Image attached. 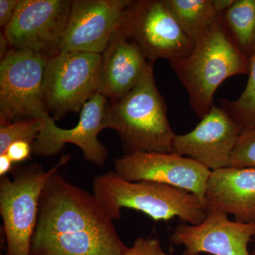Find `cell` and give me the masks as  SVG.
Wrapping results in <instances>:
<instances>
[{
	"label": "cell",
	"mask_w": 255,
	"mask_h": 255,
	"mask_svg": "<svg viewBox=\"0 0 255 255\" xmlns=\"http://www.w3.org/2000/svg\"><path fill=\"white\" fill-rule=\"evenodd\" d=\"M131 0H72L60 53L102 54L111 38L122 27Z\"/></svg>",
	"instance_id": "7c38bea8"
},
{
	"label": "cell",
	"mask_w": 255,
	"mask_h": 255,
	"mask_svg": "<svg viewBox=\"0 0 255 255\" xmlns=\"http://www.w3.org/2000/svg\"><path fill=\"white\" fill-rule=\"evenodd\" d=\"M32 151L31 143L24 140H18L10 145L6 153L14 163H18L29 158Z\"/></svg>",
	"instance_id": "603a6c76"
},
{
	"label": "cell",
	"mask_w": 255,
	"mask_h": 255,
	"mask_svg": "<svg viewBox=\"0 0 255 255\" xmlns=\"http://www.w3.org/2000/svg\"><path fill=\"white\" fill-rule=\"evenodd\" d=\"M114 171L129 182H157L187 191L206 209V189L211 170L194 159L172 152H132L114 159Z\"/></svg>",
	"instance_id": "30bf717a"
},
{
	"label": "cell",
	"mask_w": 255,
	"mask_h": 255,
	"mask_svg": "<svg viewBox=\"0 0 255 255\" xmlns=\"http://www.w3.org/2000/svg\"><path fill=\"white\" fill-rule=\"evenodd\" d=\"M92 194L113 220L122 217V209L136 210L155 221L177 217L198 225L206 219L205 207L191 193L160 183L129 182L114 171L94 178Z\"/></svg>",
	"instance_id": "3957f363"
},
{
	"label": "cell",
	"mask_w": 255,
	"mask_h": 255,
	"mask_svg": "<svg viewBox=\"0 0 255 255\" xmlns=\"http://www.w3.org/2000/svg\"><path fill=\"white\" fill-rule=\"evenodd\" d=\"M214 9L219 14L226 12L235 2V0H212Z\"/></svg>",
	"instance_id": "484cf974"
},
{
	"label": "cell",
	"mask_w": 255,
	"mask_h": 255,
	"mask_svg": "<svg viewBox=\"0 0 255 255\" xmlns=\"http://www.w3.org/2000/svg\"><path fill=\"white\" fill-rule=\"evenodd\" d=\"M110 128L118 132L126 154L172 152L176 134L151 68L123 98L110 105Z\"/></svg>",
	"instance_id": "277c9868"
},
{
	"label": "cell",
	"mask_w": 255,
	"mask_h": 255,
	"mask_svg": "<svg viewBox=\"0 0 255 255\" xmlns=\"http://www.w3.org/2000/svg\"><path fill=\"white\" fill-rule=\"evenodd\" d=\"M70 159L71 155L62 156L48 171L33 164L16 169L11 179L7 176L1 177L0 215L6 241L4 255H29L42 190L50 176Z\"/></svg>",
	"instance_id": "5b68a950"
},
{
	"label": "cell",
	"mask_w": 255,
	"mask_h": 255,
	"mask_svg": "<svg viewBox=\"0 0 255 255\" xmlns=\"http://www.w3.org/2000/svg\"><path fill=\"white\" fill-rule=\"evenodd\" d=\"M13 164L14 162L10 159L7 154L4 153L0 155V177H4L11 172Z\"/></svg>",
	"instance_id": "d4e9b609"
},
{
	"label": "cell",
	"mask_w": 255,
	"mask_h": 255,
	"mask_svg": "<svg viewBox=\"0 0 255 255\" xmlns=\"http://www.w3.org/2000/svg\"><path fill=\"white\" fill-rule=\"evenodd\" d=\"M20 0H0V26L4 28L14 16Z\"/></svg>",
	"instance_id": "cb8c5ba5"
},
{
	"label": "cell",
	"mask_w": 255,
	"mask_h": 255,
	"mask_svg": "<svg viewBox=\"0 0 255 255\" xmlns=\"http://www.w3.org/2000/svg\"><path fill=\"white\" fill-rule=\"evenodd\" d=\"M122 255H167L160 242L154 238H138L132 246L127 247Z\"/></svg>",
	"instance_id": "7402d4cb"
},
{
	"label": "cell",
	"mask_w": 255,
	"mask_h": 255,
	"mask_svg": "<svg viewBox=\"0 0 255 255\" xmlns=\"http://www.w3.org/2000/svg\"><path fill=\"white\" fill-rule=\"evenodd\" d=\"M10 50L11 48H10L9 42L1 31L0 33V59L1 60L4 59Z\"/></svg>",
	"instance_id": "4316f807"
},
{
	"label": "cell",
	"mask_w": 255,
	"mask_h": 255,
	"mask_svg": "<svg viewBox=\"0 0 255 255\" xmlns=\"http://www.w3.org/2000/svg\"></svg>",
	"instance_id": "f1b7e54d"
},
{
	"label": "cell",
	"mask_w": 255,
	"mask_h": 255,
	"mask_svg": "<svg viewBox=\"0 0 255 255\" xmlns=\"http://www.w3.org/2000/svg\"><path fill=\"white\" fill-rule=\"evenodd\" d=\"M169 63L189 94L191 109L201 119L214 105L215 92L222 82L249 74L251 59L238 48L220 14L190 54Z\"/></svg>",
	"instance_id": "7a4b0ae2"
},
{
	"label": "cell",
	"mask_w": 255,
	"mask_h": 255,
	"mask_svg": "<svg viewBox=\"0 0 255 255\" xmlns=\"http://www.w3.org/2000/svg\"><path fill=\"white\" fill-rule=\"evenodd\" d=\"M109 107L107 99L97 93L82 107L80 121L73 128H60L50 117L43 120L39 135L32 145L33 152L42 157H51L60 153L67 143H71L81 149L87 161L103 166L108 151L98 135L104 129L110 128Z\"/></svg>",
	"instance_id": "8fae6325"
},
{
	"label": "cell",
	"mask_w": 255,
	"mask_h": 255,
	"mask_svg": "<svg viewBox=\"0 0 255 255\" xmlns=\"http://www.w3.org/2000/svg\"><path fill=\"white\" fill-rule=\"evenodd\" d=\"M122 28L152 65L159 58L182 59L194 48L164 0H131Z\"/></svg>",
	"instance_id": "ba28073f"
},
{
	"label": "cell",
	"mask_w": 255,
	"mask_h": 255,
	"mask_svg": "<svg viewBox=\"0 0 255 255\" xmlns=\"http://www.w3.org/2000/svg\"><path fill=\"white\" fill-rule=\"evenodd\" d=\"M72 0H20L2 33L13 50H31L48 59L60 53Z\"/></svg>",
	"instance_id": "9c48e42d"
},
{
	"label": "cell",
	"mask_w": 255,
	"mask_h": 255,
	"mask_svg": "<svg viewBox=\"0 0 255 255\" xmlns=\"http://www.w3.org/2000/svg\"><path fill=\"white\" fill-rule=\"evenodd\" d=\"M151 68L152 64L121 27L102 54L98 93L114 103L131 91Z\"/></svg>",
	"instance_id": "9a60e30c"
},
{
	"label": "cell",
	"mask_w": 255,
	"mask_h": 255,
	"mask_svg": "<svg viewBox=\"0 0 255 255\" xmlns=\"http://www.w3.org/2000/svg\"><path fill=\"white\" fill-rule=\"evenodd\" d=\"M249 78L238 100L222 101V108L244 129L255 128V52L251 58Z\"/></svg>",
	"instance_id": "d6986e66"
},
{
	"label": "cell",
	"mask_w": 255,
	"mask_h": 255,
	"mask_svg": "<svg viewBox=\"0 0 255 255\" xmlns=\"http://www.w3.org/2000/svg\"><path fill=\"white\" fill-rule=\"evenodd\" d=\"M53 172L42 190L29 255H122L127 247L93 194Z\"/></svg>",
	"instance_id": "6da1fadb"
},
{
	"label": "cell",
	"mask_w": 255,
	"mask_h": 255,
	"mask_svg": "<svg viewBox=\"0 0 255 255\" xmlns=\"http://www.w3.org/2000/svg\"><path fill=\"white\" fill-rule=\"evenodd\" d=\"M251 255H255V249L253 250V251L251 252Z\"/></svg>",
	"instance_id": "83f0119b"
},
{
	"label": "cell",
	"mask_w": 255,
	"mask_h": 255,
	"mask_svg": "<svg viewBox=\"0 0 255 255\" xmlns=\"http://www.w3.org/2000/svg\"><path fill=\"white\" fill-rule=\"evenodd\" d=\"M222 16L233 41L251 59L255 52V0H235Z\"/></svg>",
	"instance_id": "ac0fdd59"
},
{
	"label": "cell",
	"mask_w": 255,
	"mask_h": 255,
	"mask_svg": "<svg viewBox=\"0 0 255 255\" xmlns=\"http://www.w3.org/2000/svg\"><path fill=\"white\" fill-rule=\"evenodd\" d=\"M255 236V223L232 221L228 215L206 210L200 224H179L173 230L172 241L185 248L183 255H251L248 245Z\"/></svg>",
	"instance_id": "5bb4252c"
},
{
	"label": "cell",
	"mask_w": 255,
	"mask_h": 255,
	"mask_svg": "<svg viewBox=\"0 0 255 255\" xmlns=\"http://www.w3.org/2000/svg\"><path fill=\"white\" fill-rule=\"evenodd\" d=\"M164 2L194 46L220 15L214 9L212 0H164Z\"/></svg>",
	"instance_id": "e0dca14e"
},
{
	"label": "cell",
	"mask_w": 255,
	"mask_h": 255,
	"mask_svg": "<svg viewBox=\"0 0 255 255\" xmlns=\"http://www.w3.org/2000/svg\"><path fill=\"white\" fill-rule=\"evenodd\" d=\"M43 121L36 119H23L0 125V155L6 153L10 145L24 140L33 145L41 131Z\"/></svg>",
	"instance_id": "ffe728a7"
},
{
	"label": "cell",
	"mask_w": 255,
	"mask_h": 255,
	"mask_svg": "<svg viewBox=\"0 0 255 255\" xmlns=\"http://www.w3.org/2000/svg\"><path fill=\"white\" fill-rule=\"evenodd\" d=\"M231 167H255V128L242 132L233 150Z\"/></svg>",
	"instance_id": "44dd1931"
},
{
	"label": "cell",
	"mask_w": 255,
	"mask_h": 255,
	"mask_svg": "<svg viewBox=\"0 0 255 255\" xmlns=\"http://www.w3.org/2000/svg\"><path fill=\"white\" fill-rule=\"evenodd\" d=\"M243 128L214 105L191 131L175 135L172 152L189 157L210 170L231 166V157Z\"/></svg>",
	"instance_id": "4fadbf2b"
},
{
	"label": "cell",
	"mask_w": 255,
	"mask_h": 255,
	"mask_svg": "<svg viewBox=\"0 0 255 255\" xmlns=\"http://www.w3.org/2000/svg\"><path fill=\"white\" fill-rule=\"evenodd\" d=\"M48 58L31 50L11 49L0 62V125L50 117L43 101Z\"/></svg>",
	"instance_id": "8992f818"
},
{
	"label": "cell",
	"mask_w": 255,
	"mask_h": 255,
	"mask_svg": "<svg viewBox=\"0 0 255 255\" xmlns=\"http://www.w3.org/2000/svg\"><path fill=\"white\" fill-rule=\"evenodd\" d=\"M205 204L206 210L232 215L238 222L255 223V167L211 171Z\"/></svg>",
	"instance_id": "2e32d148"
},
{
	"label": "cell",
	"mask_w": 255,
	"mask_h": 255,
	"mask_svg": "<svg viewBox=\"0 0 255 255\" xmlns=\"http://www.w3.org/2000/svg\"><path fill=\"white\" fill-rule=\"evenodd\" d=\"M102 54L60 53L48 60L43 95L45 107L54 121L82 107L98 93Z\"/></svg>",
	"instance_id": "52a82bcc"
}]
</instances>
